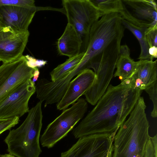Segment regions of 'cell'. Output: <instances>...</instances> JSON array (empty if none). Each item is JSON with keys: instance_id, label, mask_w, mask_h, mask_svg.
<instances>
[{"instance_id": "30bf717a", "label": "cell", "mask_w": 157, "mask_h": 157, "mask_svg": "<svg viewBox=\"0 0 157 157\" xmlns=\"http://www.w3.org/2000/svg\"><path fill=\"white\" fill-rule=\"evenodd\" d=\"M44 10V7L36 6H0V23L3 27H8L14 33L24 32L28 30L36 12Z\"/></svg>"}, {"instance_id": "9a60e30c", "label": "cell", "mask_w": 157, "mask_h": 157, "mask_svg": "<svg viewBox=\"0 0 157 157\" xmlns=\"http://www.w3.org/2000/svg\"><path fill=\"white\" fill-rule=\"evenodd\" d=\"M57 45L60 55L69 58L81 53L82 41L75 29L68 23L63 33L58 39Z\"/></svg>"}, {"instance_id": "7402d4cb", "label": "cell", "mask_w": 157, "mask_h": 157, "mask_svg": "<svg viewBox=\"0 0 157 157\" xmlns=\"http://www.w3.org/2000/svg\"><path fill=\"white\" fill-rule=\"evenodd\" d=\"M144 157H157V136L150 137L147 143Z\"/></svg>"}, {"instance_id": "7a4b0ae2", "label": "cell", "mask_w": 157, "mask_h": 157, "mask_svg": "<svg viewBox=\"0 0 157 157\" xmlns=\"http://www.w3.org/2000/svg\"><path fill=\"white\" fill-rule=\"evenodd\" d=\"M119 13L103 16L92 26L86 50L78 65L98 73H113L125 28Z\"/></svg>"}, {"instance_id": "6da1fadb", "label": "cell", "mask_w": 157, "mask_h": 157, "mask_svg": "<svg viewBox=\"0 0 157 157\" xmlns=\"http://www.w3.org/2000/svg\"><path fill=\"white\" fill-rule=\"evenodd\" d=\"M142 92L126 81L116 86L109 85L94 108L73 129L75 138L116 134Z\"/></svg>"}, {"instance_id": "cb8c5ba5", "label": "cell", "mask_w": 157, "mask_h": 157, "mask_svg": "<svg viewBox=\"0 0 157 157\" xmlns=\"http://www.w3.org/2000/svg\"><path fill=\"white\" fill-rule=\"evenodd\" d=\"M145 36L149 48L157 47V25L147 29Z\"/></svg>"}, {"instance_id": "484cf974", "label": "cell", "mask_w": 157, "mask_h": 157, "mask_svg": "<svg viewBox=\"0 0 157 157\" xmlns=\"http://www.w3.org/2000/svg\"><path fill=\"white\" fill-rule=\"evenodd\" d=\"M25 56L27 65L32 68L41 67L44 66L47 63L45 61L37 59L28 55Z\"/></svg>"}, {"instance_id": "277c9868", "label": "cell", "mask_w": 157, "mask_h": 157, "mask_svg": "<svg viewBox=\"0 0 157 157\" xmlns=\"http://www.w3.org/2000/svg\"><path fill=\"white\" fill-rule=\"evenodd\" d=\"M42 102L39 101L28 112L22 123L10 130L4 140L9 153L17 157H39L42 126Z\"/></svg>"}, {"instance_id": "9c48e42d", "label": "cell", "mask_w": 157, "mask_h": 157, "mask_svg": "<svg viewBox=\"0 0 157 157\" xmlns=\"http://www.w3.org/2000/svg\"><path fill=\"white\" fill-rule=\"evenodd\" d=\"M113 136L90 135L79 138L60 157H106L108 155Z\"/></svg>"}, {"instance_id": "8fae6325", "label": "cell", "mask_w": 157, "mask_h": 157, "mask_svg": "<svg viewBox=\"0 0 157 157\" xmlns=\"http://www.w3.org/2000/svg\"><path fill=\"white\" fill-rule=\"evenodd\" d=\"M29 36L28 30L16 33L8 27H3L0 30V61L8 63L21 56Z\"/></svg>"}, {"instance_id": "603a6c76", "label": "cell", "mask_w": 157, "mask_h": 157, "mask_svg": "<svg viewBox=\"0 0 157 157\" xmlns=\"http://www.w3.org/2000/svg\"><path fill=\"white\" fill-rule=\"evenodd\" d=\"M32 0H0V6L10 5L31 7L35 6Z\"/></svg>"}, {"instance_id": "4dcf8cb0", "label": "cell", "mask_w": 157, "mask_h": 157, "mask_svg": "<svg viewBox=\"0 0 157 157\" xmlns=\"http://www.w3.org/2000/svg\"><path fill=\"white\" fill-rule=\"evenodd\" d=\"M106 157H108V155H107V156Z\"/></svg>"}, {"instance_id": "5b68a950", "label": "cell", "mask_w": 157, "mask_h": 157, "mask_svg": "<svg viewBox=\"0 0 157 157\" xmlns=\"http://www.w3.org/2000/svg\"><path fill=\"white\" fill-rule=\"evenodd\" d=\"M62 3L67 23L76 30L82 43L81 53H84L91 28L101 17L99 13L90 0H63Z\"/></svg>"}, {"instance_id": "83f0119b", "label": "cell", "mask_w": 157, "mask_h": 157, "mask_svg": "<svg viewBox=\"0 0 157 157\" xmlns=\"http://www.w3.org/2000/svg\"><path fill=\"white\" fill-rule=\"evenodd\" d=\"M40 73V72L38 68H36L34 71L33 79L32 80L33 82L35 83V82L38 80Z\"/></svg>"}, {"instance_id": "ac0fdd59", "label": "cell", "mask_w": 157, "mask_h": 157, "mask_svg": "<svg viewBox=\"0 0 157 157\" xmlns=\"http://www.w3.org/2000/svg\"><path fill=\"white\" fill-rule=\"evenodd\" d=\"M84 53H81L75 56L69 58L64 63L58 65L50 73L52 81L61 79L68 75L78 65Z\"/></svg>"}, {"instance_id": "52a82bcc", "label": "cell", "mask_w": 157, "mask_h": 157, "mask_svg": "<svg viewBox=\"0 0 157 157\" xmlns=\"http://www.w3.org/2000/svg\"><path fill=\"white\" fill-rule=\"evenodd\" d=\"M29 67L22 55L0 66V103L21 84L32 79L35 69Z\"/></svg>"}, {"instance_id": "d6986e66", "label": "cell", "mask_w": 157, "mask_h": 157, "mask_svg": "<svg viewBox=\"0 0 157 157\" xmlns=\"http://www.w3.org/2000/svg\"><path fill=\"white\" fill-rule=\"evenodd\" d=\"M90 0L98 10L101 17L112 13H120L124 9L122 0Z\"/></svg>"}, {"instance_id": "f546056e", "label": "cell", "mask_w": 157, "mask_h": 157, "mask_svg": "<svg viewBox=\"0 0 157 157\" xmlns=\"http://www.w3.org/2000/svg\"><path fill=\"white\" fill-rule=\"evenodd\" d=\"M2 25L0 23V30L3 28Z\"/></svg>"}, {"instance_id": "e0dca14e", "label": "cell", "mask_w": 157, "mask_h": 157, "mask_svg": "<svg viewBox=\"0 0 157 157\" xmlns=\"http://www.w3.org/2000/svg\"><path fill=\"white\" fill-rule=\"evenodd\" d=\"M122 23L124 27L130 30L136 37L139 43L141 52L138 59L140 60H151L149 54V48L145 36L147 28L135 25L121 17Z\"/></svg>"}, {"instance_id": "44dd1931", "label": "cell", "mask_w": 157, "mask_h": 157, "mask_svg": "<svg viewBox=\"0 0 157 157\" xmlns=\"http://www.w3.org/2000/svg\"><path fill=\"white\" fill-rule=\"evenodd\" d=\"M147 93L153 104V109L151 112V115L153 118L157 117V82L146 89Z\"/></svg>"}, {"instance_id": "4316f807", "label": "cell", "mask_w": 157, "mask_h": 157, "mask_svg": "<svg viewBox=\"0 0 157 157\" xmlns=\"http://www.w3.org/2000/svg\"><path fill=\"white\" fill-rule=\"evenodd\" d=\"M148 52L151 60H153L154 58L157 57V47L154 46L149 48Z\"/></svg>"}, {"instance_id": "ffe728a7", "label": "cell", "mask_w": 157, "mask_h": 157, "mask_svg": "<svg viewBox=\"0 0 157 157\" xmlns=\"http://www.w3.org/2000/svg\"><path fill=\"white\" fill-rule=\"evenodd\" d=\"M120 13L122 19L136 26L148 28L151 26L155 25H153L137 19L131 14L124 4V9Z\"/></svg>"}, {"instance_id": "7c38bea8", "label": "cell", "mask_w": 157, "mask_h": 157, "mask_svg": "<svg viewBox=\"0 0 157 157\" xmlns=\"http://www.w3.org/2000/svg\"><path fill=\"white\" fill-rule=\"evenodd\" d=\"M95 77L94 72L90 69L77 75L70 81L63 96L57 103V109L63 110L75 102L91 86Z\"/></svg>"}, {"instance_id": "3957f363", "label": "cell", "mask_w": 157, "mask_h": 157, "mask_svg": "<svg viewBox=\"0 0 157 157\" xmlns=\"http://www.w3.org/2000/svg\"><path fill=\"white\" fill-rule=\"evenodd\" d=\"M146 107L143 97L140 96L114 137L108 157H144L151 137Z\"/></svg>"}, {"instance_id": "4fadbf2b", "label": "cell", "mask_w": 157, "mask_h": 157, "mask_svg": "<svg viewBox=\"0 0 157 157\" xmlns=\"http://www.w3.org/2000/svg\"><path fill=\"white\" fill-rule=\"evenodd\" d=\"M137 62L135 72L128 80L134 88L143 91L157 82V60Z\"/></svg>"}, {"instance_id": "2e32d148", "label": "cell", "mask_w": 157, "mask_h": 157, "mask_svg": "<svg viewBox=\"0 0 157 157\" xmlns=\"http://www.w3.org/2000/svg\"><path fill=\"white\" fill-rule=\"evenodd\" d=\"M138 62H135L130 56V51L126 45L121 46L119 56L117 61L116 71L113 74L118 77L122 82L130 78L136 67Z\"/></svg>"}, {"instance_id": "8992f818", "label": "cell", "mask_w": 157, "mask_h": 157, "mask_svg": "<svg viewBox=\"0 0 157 157\" xmlns=\"http://www.w3.org/2000/svg\"><path fill=\"white\" fill-rule=\"evenodd\" d=\"M69 108L62 113L48 125L40 139L42 147H53L73 129L84 117L88 109L86 100L79 98Z\"/></svg>"}, {"instance_id": "d4e9b609", "label": "cell", "mask_w": 157, "mask_h": 157, "mask_svg": "<svg viewBox=\"0 0 157 157\" xmlns=\"http://www.w3.org/2000/svg\"><path fill=\"white\" fill-rule=\"evenodd\" d=\"M19 121V117H18L0 119V134L14 127L18 123Z\"/></svg>"}, {"instance_id": "5bb4252c", "label": "cell", "mask_w": 157, "mask_h": 157, "mask_svg": "<svg viewBox=\"0 0 157 157\" xmlns=\"http://www.w3.org/2000/svg\"><path fill=\"white\" fill-rule=\"evenodd\" d=\"M131 14L137 19L153 25H157V4L154 0H122Z\"/></svg>"}, {"instance_id": "ba28073f", "label": "cell", "mask_w": 157, "mask_h": 157, "mask_svg": "<svg viewBox=\"0 0 157 157\" xmlns=\"http://www.w3.org/2000/svg\"><path fill=\"white\" fill-rule=\"evenodd\" d=\"M36 92V85L32 79L18 86L0 103V119L20 118L28 113L29 101Z\"/></svg>"}, {"instance_id": "f1b7e54d", "label": "cell", "mask_w": 157, "mask_h": 157, "mask_svg": "<svg viewBox=\"0 0 157 157\" xmlns=\"http://www.w3.org/2000/svg\"><path fill=\"white\" fill-rule=\"evenodd\" d=\"M0 157H16V156L13 154L9 153L8 154H5L4 155L0 154Z\"/></svg>"}]
</instances>
